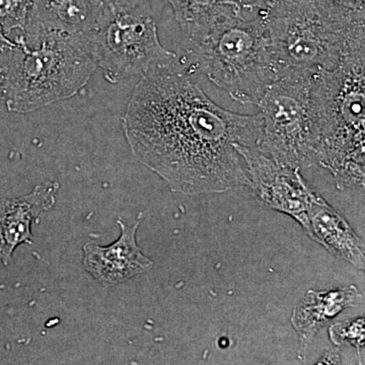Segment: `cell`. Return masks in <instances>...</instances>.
Returning a JSON list of instances; mask_svg holds the SVG:
<instances>
[{
    "label": "cell",
    "mask_w": 365,
    "mask_h": 365,
    "mask_svg": "<svg viewBox=\"0 0 365 365\" xmlns=\"http://www.w3.org/2000/svg\"><path fill=\"white\" fill-rule=\"evenodd\" d=\"M191 73L176 56L155 62L141 76L122 120L134 158L182 195L249 186L235 144L257 146L260 113L225 110L192 81Z\"/></svg>",
    "instance_id": "cell-1"
},
{
    "label": "cell",
    "mask_w": 365,
    "mask_h": 365,
    "mask_svg": "<svg viewBox=\"0 0 365 365\" xmlns=\"http://www.w3.org/2000/svg\"><path fill=\"white\" fill-rule=\"evenodd\" d=\"M313 90L319 126L316 165L330 173L338 189L364 190L365 51L314 74Z\"/></svg>",
    "instance_id": "cell-2"
},
{
    "label": "cell",
    "mask_w": 365,
    "mask_h": 365,
    "mask_svg": "<svg viewBox=\"0 0 365 365\" xmlns=\"http://www.w3.org/2000/svg\"><path fill=\"white\" fill-rule=\"evenodd\" d=\"M9 66L6 107L26 114L78 95L98 68L93 35L47 32L21 36Z\"/></svg>",
    "instance_id": "cell-3"
},
{
    "label": "cell",
    "mask_w": 365,
    "mask_h": 365,
    "mask_svg": "<svg viewBox=\"0 0 365 365\" xmlns=\"http://www.w3.org/2000/svg\"><path fill=\"white\" fill-rule=\"evenodd\" d=\"M184 59L192 73L202 72L242 105L258 106L278 78L264 19L248 20L239 4L228 7Z\"/></svg>",
    "instance_id": "cell-4"
},
{
    "label": "cell",
    "mask_w": 365,
    "mask_h": 365,
    "mask_svg": "<svg viewBox=\"0 0 365 365\" xmlns=\"http://www.w3.org/2000/svg\"><path fill=\"white\" fill-rule=\"evenodd\" d=\"M260 14L265 21L278 76L332 71L365 51V29L333 20L314 0H295Z\"/></svg>",
    "instance_id": "cell-5"
},
{
    "label": "cell",
    "mask_w": 365,
    "mask_h": 365,
    "mask_svg": "<svg viewBox=\"0 0 365 365\" xmlns=\"http://www.w3.org/2000/svg\"><path fill=\"white\" fill-rule=\"evenodd\" d=\"M314 76H278L259 103L262 132L256 148L292 169L316 165L319 146Z\"/></svg>",
    "instance_id": "cell-6"
},
{
    "label": "cell",
    "mask_w": 365,
    "mask_h": 365,
    "mask_svg": "<svg viewBox=\"0 0 365 365\" xmlns=\"http://www.w3.org/2000/svg\"><path fill=\"white\" fill-rule=\"evenodd\" d=\"M93 41L98 67L111 83L143 76L155 62L177 56L158 39L151 0H104Z\"/></svg>",
    "instance_id": "cell-7"
},
{
    "label": "cell",
    "mask_w": 365,
    "mask_h": 365,
    "mask_svg": "<svg viewBox=\"0 0 365 365\" xmlns=\"http://www.w3.org/2000/svg\"><path fill=\"white\" fill-rule=\"evenodd\" d=\"M244 160L249 187L262 207L285 213L304 227L307 212L317 192L309 187L299 169L281 165L256 146L235 144Z\"/></svg>",
    "instance_id": "cell-8"
},
{
    "label": "cell",
    "mask_w": 365,
    "mask_h": 365,
    "mask_svg": "<svg viewBox=\"0 0 365 365\" xmlns=\"http://www.w3.org/2000/svg\"><path fill=\"white\" fill-rule=\"evenodd\" d=\"M143 215L134 223L119 218L121 235L109 246H98L93 242L83 246V267L103 287H116L153 267V261L143 254L137 244V230Z\"/></svg>",
    "instance_id": "cell-9"
},
{
    "label": "cell",
    "mask_w": 365,
    "mask_h": 365,
    "mask_svg": "<svg viewBox=\"0 0 365 365\" xmlns=\"http://www.w3.org/2000/svg\"><path fill=\"white\" fill-rule=\"evenodd\" d=\"M58 188V182H47L28 195L0 200V267L9 265L19 246L33 244L32 223L52 208Z\"/></svg>",
    "instance_id": "cell-10"
},
{
    "label": "cell",
    "mask_w": 365,
    "mask_h": 365,
    "mask_svg": "<svg viewBox=\"0 0 365 365\" xmlns=\"http://www.w3.org/2000/svg\"><path fill=\"white\" fill-rule=\"evenodd\" d=\"M104 0H32L21 37L28 41L47 32L93 35Z\"/></svg>",
    "instance_id": "cell-11"
},
{
    "label": "cell",
    "mask_w": 365,
    "mask_h": 365,
    "mask_svg": "<svg viewBox=\"0 0 365 365\" xmlns=\"http://www.w3.org/2000/svg\"><path fill=\"white\" fill-rule=\"evenodd\" d=\"M304 232L314 242L359 270L365 268L364 241L355 234L345 218L326 202L323 197L314 196L307 209Z\"/></svg>",
    "instance_id": "cell-12"
},
{
    "label": "cell",
    "mask_w": 365,
    "mask_h": 365,
    "mask_svg": "<svg viewBox=\"0 0 365 365\" xmlns=\"http://www.w3.org/2000/svg\"><path fill=\"white\" fill-rule=\"evenodd\" d=\"M362 295L355 285L317 292L309 289L295 304L292 324L299 337V356L306 359L317 334L345 309L359 307Z\"/></svg>",
    "instance_id": "cell-13"
},
{
    "label": "cell",
    "mask_w": 365,
    "mask_h": 365,
    "mask_svg": "<svg viewBox=\"0 0 365 365\" xmlns=\"http://www.w3.org/2000/svg\"><path fill=\"white\" fill-rule=\"evenodd\" d=\"M180 26L182 45L188 54L205 37L215 21L237 0H167Z\"/></svg>",
    "instance_id": "cell-14"
},
{
    "label": "cell",
    "mask_w": 365,
    "mask_h": 365,
    "mask_svg": "<svg viewBox=\"0 0 365 365\" xmlns=\"http://www.w3.org/2000/svg\"><path fill=\"white\" fill-rule=\"evenodd\" d=\"M317 6L334 20L365 29V0H314Z\"/></svg>",
    "instance_id": "cell-15"
},
{
    "label": "cell",
    "mask_w": 365,
    "mask_h": 365,
    "mask_svg": "<svg viewBox=\"0 0 365 365\" xmlns=\"http://www.w3.org/2000/svg\"><path fill=\"white\" fill-rule=\"evenodd\" d=\"M32 0H0V26L6 35L25 30Z\"/></svg>",
    "instance_id": "cell-16"
},
{
    "label": "cell",
    "mask_w": 365,
    "mask_h": 365,
    "mask_svg": "<svg viewBox=\"0 0 365 365\" xmlns=\"http://www.w3.org/2000/svg\"><path fill=\"white\" fill-rule=\"evenodd\" d=\"M330 339L336 346L349 344L360 349L364 345V319H357L347 323H336L329 330Z\"/></svg>",
    "instance_id": "cell-17"
},
{
    "label": "cell",
    "mask_w": 365,
    "mask_h": 365,
    "mask_svg": "<svg viewBox=\"0 0 365 365\" xmlns=\"http://www.w3.org/2000/svg\"><path fill=\"white\" fill-rule=\"evenodd\" d=\"M242 9L257 11V14L267 13L275 7L295 1V0H237Z\"/></svg>",
    "instance_id": "cell-18"
},
{
    "label": "cell",
    "mask_w": 365,
    "mask_h": 365,
    "mask_svg": "<svg viewBox=\"0 0 365 365\" xmlns=\"http://www.w3.org/2000/svg\"><path fill=\"white\" fill-rule=\"evenodd\" d=\"M16 47V41L14 42V41L9 40L6 33L2 30L1 26H0V52H11L13 51Z\"/></svg>",
    "instance_id": "cell-19"
},
{
    "label": "cell",
    "mask_w": 365,
    "mask_h": 365,
    "mask_svg": "<svg viewBox=\"0 0 365 365\" xmlns=\"http://www.w3.org/2000/svg\"><path fill=\"white\" fill-rule=\"evenodd\" d=\"M7 78H9V67L0 64V101L6 98Z\"/></svg>",
    "instance_id": "cell-20"
},
{
    "label": "cell",
    "mask_w": 365,
    "mask_h": 365,
    "mask_svg": "<svg viewBox=\"0 0 365 365\" xmlns=\"http://www.w3.org/2000/svg\"><path fill=\"white\" fill-rule=\"evenodd\" d=\"M340 350L339 349H333L330 350V351L327 352L325 355H324L323 359H319L318 364H340Z\"/></svg>",
    "instance_id": "cell-21"
}]
</instances>
